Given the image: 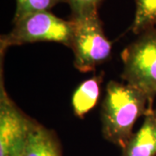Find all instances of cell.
<instances>
[{
    "mask_svg": "<svg viewBox=\"0 0 156 156\" xmlns=\"http://www.w3.org/2000/svg\"><path fill=\"white\" fill-rule=\"evenodd\" d=\"M153 101L130 84L110 81L101 105V122L103 137L123 148L134 134L133 128L152 108Z\"/></svg>",
    "mask_w": 156,
    "mask_h": 156,
    "instance_id": "cell-1",
    "label": "cell"
},
{
    "mask_svg": "<svg viewBox=\"0 0 156 156\" xmlns=\"http://www.w3.org/2000/svg\"><path fill=\"white\" fill-rule=\"evenodd\" d=\"M13 24L9 33L1 36V54L11 46L39 42H54L69 48L73 22L56 17L50 11L30 14L13 22Z\"/></svg>",
    "mask_w": 156,
    "mask_h": 156,
    "instance_id": "cell-2",
    "label": "cell"
},
{
    "mask_svg": "<svg viewBox=\"0 0 156 156\" xmlns=\"http://www.w3.org/2000/svg\"><path fill=\"white\" fill-rule=\"evenodd\" d=\"M73 31L69 48L74 66L80 72H89L107 61L111 54V42L107 38L98 13L71 18Z\"/></svg>",
    "mask_w": 156,
    "mask_h": 156,
    "instance_id": "cell-3",
    "label": "cell"
},
{
    "mask_svg": "<svg viewBox=\"0 0 156 156\" xmlns=\"http://www.w3.org/2000/svg\"><path fill=\"white\" fill-rule=\"evenodd\" d=\"M122 78L154 100L156 95V28L147 30L123 50Z\"/></svg>",
    "mask_w": 156,
    "mask_h": 156,
    "instance_id": "cell-4",
    "label": "cell"
},
{
    "mask_svg": "<svg viewBox=\"0 0 156 156\" xmlns=\"http://www.w3.org/2000/svg\"><path fill=\"white\" fill-rule=\"evenodd\" d=\"M0 78V156H22L36 122L23 112L6 92Z\"/></svg>",
    "mask_w": 156,
    "mask_h": 156,
    "instance_id": "cell-5",
    "label": "cell"
},
{
    "mask_svg": "<svg viewBox=\"0 0 156 156\" xmlns=\"http://www.w3.org/2000/svg\"><path fill=\"white\" fill-rule=\"evenodd\" d=\"M122 156H156V118L153 108L147 113L139 130L122 148Z\"/></svg>",
    "mask_w": 156,
    "mask_h": 156,
    "instance_id": "cell-6",
    "label": "cell"
},
{
    "mask_svg": "<svg viewBox=\"0 0 156 156\" xmlns=\"http://www.w3.org/2000/svg\"><path fill=\"white\" fill-rule=\"evenodd\" d=\"M22 156H62L59 140L54 132L37 122Z\"/></svg>",
    "mask_w": 156,
    "mask_h": 156,
    "instance_id": "cell-7",
    "label": "cell"
},
{
    "mask_svg": "<svg viewBox=\"0 0 156 156\" xmlns=\"http://www.w3.org/2000/svg\"><path fill=\"white\" fill-rule=\"evenodd\" d=\"M102 74L85 80L77 87L72 95L74 114L79 118H83L96 105L99 100Z\"/></svg>",
    "mask_w": 156,
    "mask_h": 156,
    "instance_id": "cell-8",
    "label": "cell"
},
{
    "mask_svg": "<svg viewBox=\"0 0 156 156\" xmlns=\"http://www.w3.org/2000/svg\"><path fill=\"white\" fill-rule=\"evenodd\" d=\"M156 25V0H135V14L130 30L140 35Z\"/></svg>",
    "mask_w": 156,
    "mask_h": 156,
    "instance_id": "cell-9",
    "label": "cell"
},
{
    "mask_svg": "<svg viewBox=\"0 0 156 156\" xmlns=\"http://www.w3.org/2000/svg\"><path fill=\"white\" fill-rule=\"evenodd\" d=\"M16 2L17 5L13 22L32 13L50 11L56 5L65 2V0H16Z\"/></svg>",
    "mask_w": 156,
    "mask_h": 156,
    "instance_id": "cell-10",
    "label": "cell"
},
{
    "mask_svg": "<svg viewBox=\"0 0 156 156\" xmlns=\"http://www.w3.org/2000/svg\"><path fill=\"white\" fill-rule=\"evenodd\" d=\"M71 10V18H79L98 13L101 0H65Z\"/></svg>",
    "mask_w": 156,
    "mask_h": 156,
    "instance_id": "cell-11",
    "label": "cell"
},
{
    "mask_svg": "<svg viewBox=\"0 0 156 156\" xmlns=\"http://www.w3.org/2000/svg\"><path fill=\"white\" fill-rule=\"evenodd\" d=\"M154 116H155V118H156V109L155 110H154Z\"/></svg>",
    "mask_w": 156,
    "mask_h": 156,
    "instance_id": "cell-12",
    "label": "cell"
}]
</instances>
